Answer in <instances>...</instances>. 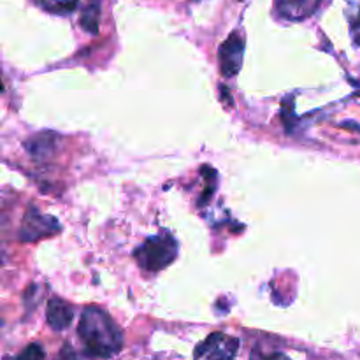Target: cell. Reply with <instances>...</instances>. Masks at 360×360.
Instances as JSON below:
<instances>
[{
    "mask_svg": "<svg viewBox=\"0 0 360 360\" xmlns=\"http://www.w3.org/2000/svg\"><path fill=\"white\" fill-rule=\"evenodd\" d=\"M77 334L83 341L88 357L111 359L122 350L123 336L115 320L101 308L90 306L83 311L77 326Z\"/></svg>",
    "mask_w": 360,
    "mask_h": 360,
    "instance_id": "cell-1",
    "label": "cell"
},
{
    "mask_svg": "<svg viewBox=\"0 0 360 360\" xmlns=\"http://www.w3.org/2000/svg\"><path fill=\"white\" fill-rule=\"evenodd\" d=\"M322 0H274V13L287 21H302L313 16Z\"/></svg>",
    "mask_w": 360,
    "mask_h": 360,
    "instance_id": "cell-6",
    "label": "cell"
},
{
    "mask_svg": "<svg viewBox=\"0 0 360 360\" xmlns=\"http://www.w3.org/2000/svg\"><path fill=\"white\" fill-rule=\"evenodd\" d=\"M42 9L55 14H69L77 7L79 0H35Z\"/></svg>",
    "mask_w": 360,
    "mask_h": 360,
    "instance_id": "cell-9",
    "label": "cell"
},
{
    "mask_svg": "<svg viewBox=\"0 0 360 360\" xmlns=\"http://www.w3.org/2000/svg\"><path fill=\"white\" fill-rule=\"evenodd\" d=\"M239 350V341L236 338L214 333L204 343L195 348V360H234Z\"/></svg>",
    "mask_w": 360,
    "mask_h": 360,
    "instance_id": "cell-3",
    "label": "cell"
},
{
    "mask_svg": "<svg viewBox=\"0 0 360 360\" xmlns=\"http://www.w3.org/2000/svg\"><path fill=\"white\" fill-rule=\"evenodd\" d=\"M60 360H79V359H77V355L74 354L72 348L65 347V348H63L62 355H60Z\"/></svg>",
    "mask_w": 360,
    "mask_h": 360,
    "instance_id": "cell-11",
    "label": "cell"
},
{
    "mask_svg": "<svg viewBox=\"0 0 360 360\" xmlns=\"http://www.w3.org/2000/svg\"><path fill=\"white\" fill-rule=\"evenodd\" d=\"M58 231L60 225L56 218L39 213L35 207H30L25 213L23 224L20 229V239L21 241H37V239L56 234Z\"/></svg>",
    "mask_w": 360,
    "mask_h": 360,
    "instance_id": "cell-4",
    "label": "cell"
},
{
    "mask_svg": "<svg viewBox=\"0 0 360 360\" xmlns=\"http://www.w3.org/2000/svg\"><path fill=\"white\" fill-rule=\"evenodd\" d=\"M13 360H44V348L41 345L34 343L25 348L20 355H16Z\"/></svg>",
    "mask_w": 360,
    "mask_h": 360,
    "instance_id": "cell-10",
    "label": "cell"
},
{
    "mask_svg": "<svg viewBox=\"0 0 360 360\" xmlns=\"http://www.w3.org/2000/svg\"><path fill=\"white\" fill-rule=\"evenodd\" d=\"M176 255H178V243L167 232L148 238L134 253L137 264L151 273L167 267L176 259Z\"/></svg>",
    "mask_w": 360,
    "mask_h": 360,
    "instance_id": "cell-2",
    "label": "cell"
},
{
    "mask_svg": "<svg viewBox=\"0 0 360 360\" xmlns=\"http://www.w3.org/2000/svg\"><path fill=\"white\" fill-rule=\"evenodd\" d=\"M262 360H290V359L283 354H271V355H267V357H264Z\"/></svg>",
    "mask_w": 360,
    "mask_h": 360,
    "instance_id": "cell-12",
    "label": "cell"
},
{
    "mask_svg": "<svg viewBox=\"0 0 360 360\" xmlns=\"http://www.w3.org/2000/svg\"><path fill=\"white\" fill-rule=\"evenodd\" d=\"M98 20H101V4L97 0H91L81 14V27L90 34H97Z\"/></svg>",
    "mask_w": 360,
    "mask_h": 360,
    "instance_id": "cell-8",
    "label": "cell"
},
{
    "mask_svg": "<svg viewBox=\"0 0 360 360\" xmlns=\"http://www.w3.org/2000/svg\"><path fill=\"white\" fill-rule=\"evenodd\" d=\"M243 53H245V39L239 32H232L218 51L220 70L225 77H234L243 65Z\"/></svg>",
    "mask_w": 360,
    "mask_h": 360,
    "instance_id": "cell-5",
    "label": "cell"
},
{
    "mask_svg": "<svg viewBox=\"0 0 360 360\" xmlns=\"http://www.w3.org/2000/svg\"><path fill=\"white\" fill-rule=\"evenodd\" d=\"M74 316V309L62 299H49L46 308V320L53 330H65L70 326Z\"/></svg>",
    "mask_w": 360,
    "mask_h": 360,
    "instance_id": "cell-7",
    "label": "cell"
}]
</instances>
